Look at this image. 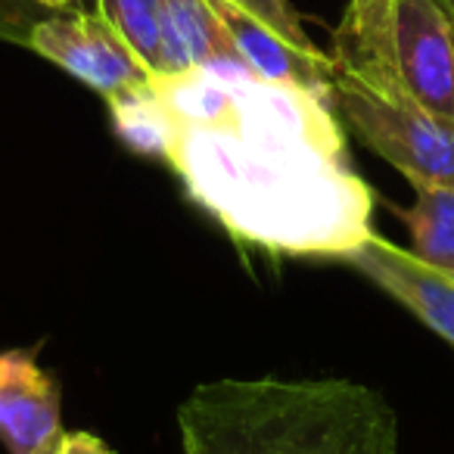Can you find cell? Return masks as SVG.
Listing matches in <instances>:
<instances>
[{
  "instance_id": "cell-1",
  "label": "cell",
  "mask_w": 454,
  "mask_h": 454,
  "mask_svg": "<svg viewBox=\"0 0 454 454\" xmlns=\"http://www.w3.org/2000/svg\"><path fill=\"white\" fill-rule=\"evenodd\" d=\"M128 144L162 156L237 240L346 259L373 234V190L348 165L333 103L247 66L153 75Z\"/></svg>"
},
{
  "instance_id": "cell-2",
  "label": "cell",
  "mask_w": 454,
  "mask_h": 454,
  "mask_svg": "<svg viewBox=\"0 0 454 454\" xmlns=\"http://www.w3.org/2000/svg\"><path fill=\"white\" fill-rule=\"evenodd\" d=\"M184 454H395L398 417L352 380H215L177 408Z\"/></svg>"
},
{
  "instance_id": "cell-3",
  "label": "cell",
  "mask_w": 454,
  "mask_h": 454,
  "mask_svg": "<svg viewBox=\"0 0 454 454\" xmlns=\"http://www.w3.org/2000/svg\"><path fill=\"white\" fill-rule=\"evenodd\" d=\"M330 63L454 128V16L442 0H348Z\"/></svg>"
},
{
  "instance_id": "cell-4",
  "label": "cell",
  "mask_w": 454,
  "mask_h": 454,
  "mask_svg": "<svg viewBox=\"0 0 454 454\" xmlns=\"http://www.w3.org/2000/svg\"><path fill=\"white\" fill-rule=\"evenodd\" d=\"M333 106L377 156L395 165L408 184L454 187V128L398 94L373 88L333 66Z\"/></svg>"
},
{
  "instance_id": "cell-5",
  "label": "cell",
  "mask_w": 454,
  "mask_h": 454,
  "mask_svg": "<svg viewBox=\"0 0 454 454\" xmlns=\"http://www.w3.org/2000/svg\"><path fill=\"white\" fill-rule=\"evenodd\" d=\"M28 47L106 97V103L128 100L153 82V72L100 13H66L38 22L28 32Z\"/></svg>"
},
{
  "instance_id": "cell-6",
  "label": "cell",
  "mask_w": 454,
  "mask_h": 454,
  "mask_svg": "<svg viewBox=\"0 0 454 454\" xmlns=\"http://www.w3.org/2000/svg\"><path fill=\"white\" fill-rule=\"evenodd\" d=\"M342 262L358 268L367 280L389 293L398 305L427 324L433 333L454 346V280L435 268L423 265L411 249L389 243L386 237L371 234L355 253Z\"/></svg>"
},
{
  "instance_id": "cell-7",
  "label": "cell",
  "mask_w": 454,
  "mask_h": 454,
  "mask_svg": "<svg viewBox=\"0 0 454 454\" xmlns=\"http://www.w3.org/2000/svg\"><path fill=\"white\" fill-rule=\"evenodd\" d=\"M208 4L218 13L221 26L227 28L237 53H240V59L253 75L265 78L271 84H284V88L309 90V94L333 103V63H330V53H321L317 47L293 44L284 35L268 28L265 22L237 10L234 4H224V0H208Z\"/></svg>"
},
{
  "instance_id": "cell-8",
  "label": "cell",
  "mask_w": 454,
  "mask_h": 454,
  "mask_svg": "<svg viewBox=\"0 0 454 454\" xmlns=\"http://www.w3.org/2000/svg\"><path fill=\"white\" fill-rule=\"evenodd\" d=\"M63 433L59 389L28 352L0 355V442L10 454H35Z\"/></svg>"
},
{
  "instance_id": "cell-9",
  "label": "cell",
  "mask_w": 454,
  "mask_h": 454,
  "mask_svg": "<svg viewBox=\"0 0 454 454\" xmlns=\"http://www.w3.org/2000/svg\"><path fill=\"white\" fill-rule=\"evenodd\" d=\"M247 66L208 0H162V72Z\"/></svg>"
},
{
  "instance_id": "cell-10",
  "label": "cell",
  "mask_w": 454,
  "mask_h": 454,
  "mask_svg": "<svg viewBox=\"0 0 454 454\" xmlns=\"http://www.w3.org/2000/svg\"><path fill=\"white\" fill-rule=\"evenodd\" d=\"M414 206L398 212L411 231V253L423 265L454 280V187L451 184H411Z\"/></svg>"
},
{
  "instance_id": "cell-11",
  "label": "cell",
  "mask_w": 454,
  "mask_h": 454,
  "mask_svg": "<svg viewBox=\"0 0 454 454\" xmlns=\"http://www.w3.org/2000/svg\"><path fill=\"white\" fill-rule=\"evenodd\" d=\"M97 13L153 75L162 72V0H97Z\"/></svg>"
},
{
  "instance_id": "cell-12",
  "label": "cell",
  "mask_w": 454,
  "mask_h": 454,
  "mask_svg": "<svg viewBox=\"0 0 454 454\" xmlns=\"http://www.w3.org/2000/svg\"><path fill=\"white\" fill-rule=\"evenodd\" d=\"M224 4H234L237 10L249 13L253 20L265 22L268 28H274L278 35H284L286 41L299 47H315V41L309 38V32L302 28L299 13L290 7V0H224Z\"/></svg>"
},
{
  "instance_id": "cell-13",
  "label": "cell",
  "mask_w": 454,
  "mask_h": 454,
  "mask_svg": "<svg viewBox=\"0 0 454 454\" xmlns=\"http://www.w3.org/2000/svg\"><path fill=\"white\" fill-rule=\"evenodd\" d=\"M59 454H115L103 439L90 433H63Z\"/></svg>"
},
{
  "instance_id": "cell-14",
  "label": "cell",
  "mask_w": 454,
  "mask_h": 454,
  "mask_svg": "<svg viewBox=\"0 0 454 454\" xmlns=\"http://www.w3.org/2000/svg\"><path fill=\"white\" fill-rule=\"evenodd\" d=\"M63 433H66V429H63ZM63 433H57L51 442H47V445H41L35 454H59V442H63Z\"/></svg>"
},
{
  "instance_id": "cell-15",
  "label": "cell",
  "mask_w": 454,
  "mask_h": 454,
  "mask_svg": "<svg viewBox=\"0 0 454 454\" xmlns=\"http://www.w3.org/2000/svg\"><path fill=\"white\" fill-rule=\"evenodd\" d=\"M35 4L51 7V10H63V7H69V4H78V0H35Z\"/></svg>"
},
{
  "instance_id": "cell-16",
  "label": "cell",
  "mask_w": 454,
  "mask_h": 454,
  "mask_svg": "<svg viewBox=\"0 0 454 454\" xmlns=\"http://www.w3.org/2000/svg\"><path fill=\"white\" fill-rule=\"evenodd\" d=\"M442 4H445V10H448V13L454 16V0H442Z\"/></svg>"
}]
</instances>
